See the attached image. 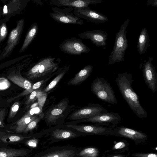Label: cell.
I'll return each instance as SVG.
<instances>
[{"label":"cell","mask_w":157,"mask_h":157,"mask_svg":"<svg viewBox=\"0 0 157 157\" xmlns=\"http://www.w3.org/2000/svg\"><path fill=\"white\" fill-rule=\"evenodd\" d=\"M46 80L47 79L45 80H42L36 82L33 85H32L30 89L28 90H26L21 94H20V95L18 96V97L28 94L32 93L33 91L39 89Z\"/></svg>","instance_id":"obj_31"},{"label":"cell","mask_w":157,"mask_h":157,"mask_svg":"<svg viewBox=\"0 0 157 157\" xmlns=\"http://www.w3.org/2000/svg\"><path fill=\"white\" fill-rule=\"evenodd\" d=\"M70 66H65L62 68L61 71L44 90L43 92L46 93L53 89L63 77L69 69Z\"/></svg>","instance_id":"obj_25"},{"label":"cell","mask_w":157,"mask_h":157,"mask_svg":"<svg viewBox=\"0 0 157 157\" xmlns=\"http://www.w3.org/2000/svg\"><path fill=\"white\" fill-rule=\"evenodd\" d=\"M53 12L49 14L50 17L56 22L64 24H75L80 25L84 24L82 20L75 16L73 12L74 8L67 7L61 9L58 7L51 8Z\"/></svg>","instance_id":"obj_5"},{"label":"cell","mask_w":157,"mask_h":157,"mask_svg":"<svg viewBox=\"0 0 157 157\" xmlns=\"http://www.w3.org/2000/svg\"><path fill=\"white\" fill-rule=\"evenodd\" d=\"M107 110L98 104H90L88 106L77 110L69 117V119L82 120L92 117L104 113Z\"/></svg>","instance_id":"obj_9"},{"label":"cell","mask_w":157,"mask_h":157,"mask_svg":"<svg viewBox=\"0 0 157 157\" xmlns=\"http://www.w3.org/2000/svg\"><path fill=\"white\" fill-rule=\"evenodd\" d=\"M1 121H0V125L1 124Z\"/></svg>","instance_id":"obj_40"},{"label":"cell","mask_w":157,"mask_h":157,"mask_svg":"<svg viewBox=\"0 0 157 157\" xmlns=\"http://www.w3.org/2000/svg\"><path fill=\"white\" fill-rule=\"evenodd\" d=\"M129 21V19H127L116 34L113 49L109 56L108 65L124 61L125 52L128 46L126 30Z\"/></svg>","instance_id":"obj_2"},{"label":"cell","mask_w":157,"mask_h":157,"mask_svg":"<svg viewBox=\"0 0 157 157\" xmlns=\"http://www.w3.org/2000/svg\"><path fill=\"white\" fill-rule=\"evenodd\" d=\"M91 91L100 100L112 105L117 102L110 84L104 78L97 77L91 85Z\"/></svg>","instance_id":"obj_4"},{"label":"cell","mask_w":157,"mask_h":157,"mask_svg":"<svg viewBox=\"0 0 157 157\" xmlns=\"http://www.w3.org/2000/svg\"><path fill=\"white\" fill-rule=\"evenodd\" d=\"M39 89L33 91L31 93L29 96V99L27 101L28 103L29 104L30 103L31 101L35 100L36 98L37 97L38 93L40 91Z\"/></svg>","instance_id":"obj_32"},{"label":"cell","mask_w":157,"mask_h":157,"mask_svg":"<svg viewBox=\"0 0 157 157\" xmlns=\"http://www.w3.org/2000/svg\"><path fill=\"white\" fill-rule=\"evenodd\" d=\"M42 115L40 114L39 116L37 115H35L32 121L29 124L24 132L26 133L34 129L42 118Z\"/></svg>","instance_id":"obj_30"},{"label":"cell","mask_w":157,"mask_h":157,"mask_svg":"<svg viewBox=\"0 0 157 157\" xmlns=\"http://www.w3.org/2000/svg\"><path fill=\"white\" fill-rule=\"evenodd\" d=\"M147 6L151 5L154 7H157V0H148L147 3Z\"/></svg>","instance_id":"obj_36"},{"label":"cell","mask_w":157,"mask_h":157,"mask_svg":"<svg viewBox=\"0 0 157 157\" xmlns=\"http://www.w3.org/2000/svg\"><path fill=\"white\" fill-rule=\"evenodd\" d=\"M102 0H51L50 4L58 7L65 6L74 8H82L89 7L91 4L101 3Z\"/></svg>","instance_id":"obj_13"},{"label":"cell","mask_w":157,"mask_h":157,"mask_svg":"<svg viewBox=\"0 0 157 157\" xmlns=\"http://www.w3.org/2000/svg\"><path fill=\"white\" fill-rule=\"evenodd\" d=\"M62 52L68 54L80 55L88 53L90 48L84 44L81 39L73 37L63 41L59 46Z\"/></svg>","instance_id":"obj_7"},{"label":"cell","mask_w":157,"mask_h":157,"mask_svg":"<svg viewBox=\"0 0 157 157\" xmlns=\"http://www.w3.org/2000/svg\"><path fill=\"white\" fill-rule=\"evenodd\" d=\"M152 57H148L147 61L144 60L140 65L141 69L144 80L147 87L155 93L157 90V74L155 68L151 63Z\"/></svg>","instance_id":"obj_8"},{"label":"cell","mask_w":157,"mask_h":157,"mask_svg":"<svg viewBox=\"0 0 157 157\" xmlns=\"http://www.w3.org/2000/svg\"><path fill=\"white\" fill-rule=\"evenodd\" d=\"M121 119L119 113L107 112L92 117L81 120V121L91 122L99 124H116L119 123Z\"/></svg>","instance_id":"obj_14"},{"label":"cell","mask_w":157,"mask_h":157,"mask_svg":"<svg viewBox=\"0 0 157 157\" xmlns=\"http://www.w3.org/2000/svg\"><path fill=\"white\" fill-rule=\"evenodd\" d=\"M25 21L23 19L17 22L16 26L10 33L6 45L0 54V60L3 59L9 56L19 43L23 32Z\"/></svg>","instance_id":"obj_6"},{"label":"cell","mask_w":157,"mask_h":157,"mask_svg":"<svg viewBox=\"0 0 157 157\" xmlns=\"http://www.w3.org/2000/svg\"><path fill=\"white\" fill-rule=\"evenodd\" d=\"M10 19L7 17L0 20V44L6 38L8 33L6 22Z\"/></svg>","instance_id":"obj_28"},{"label":"cell","mask_w":157,"mask_h":157,"mask_svg":"<svg viewBox=\"0 0 157 157\" xmlns=\"http://www.w3.org/2000/svg\"><path fill=\"white\" fill-rule=\"evenodd\" d=\"M68 103L67 100H62L49 109L45 116L47 122L52 124L55 123L67 109Z\"/></svg>","instance_id":"obj_15"},{"label":"cell","mask_w":157,"mask_h":157,"mask_svg":"<svg viewBox=\"0 0 157 157\" xmlns=\"http://www.w3.org/2000/svg\"><path fill=\"white\" fill-rule=\"evenodd\" d=\"M135 157H157V154L154 153H136L133 154Z\"/></svg>","instance_id":"obj_33"},{"label":"cell","mask_w":157,"mask_h":157,"mask_svg":"<svg viewBox=\"0 0 157 157\" xmlns=\"http://www.w3.org/2000/svg\"><path fill=\"white\" fill-rule=\"evenodd\" d=\"M125 146V143L122 142H120L116 143L114 146V148L115 149H118L122 148Z\"/></svg>","instance_id":"obj_35"},{"label":"cell","mask_w":157,"mask_h":157,"mask_svg":"<svg viewBox=\"0 0 157 157\" xmlns=\"http://www.w3.org/2000/svg\"><path fill=\"white\" fill-rule=\"evenodd\" d=\"M73 13L80 18L92 22L96 25L109 21L108 17L101 13L91 9L89 7L82 8H74Z\"/></svg>","instance_id":"obj_10"},{"label":"cell","mask_w":157,"mask_h":157,"mask_svg":"<svg viewBox=\"0 0 157 157\" xmlns=\"http://www.w3.org/2000/svg\"><path fill=\"white\" fill-rule=\"evenodd\" d=\"M29 0H11L2 1L4 6L2 9V15L10 19L12 16L20 14L25 8Z\"/></svg>","instance_id":"obj_11"},{"label":"cell","mask_w":157,"mask_h":157,"mask_svg":"<svg viewBox=\"0 0 157 157\" xmlns=\"http://www.w3.org/2000/svg\"><path fill=\"white\" fill-rule=\"evenodd\" d=\"M150 40V38L146 28L142 29L137 42V49L141 55L146 52Z\"/></svg>","instance_id":"obj_20"},{"label":"cell","mask_w":157,"mask_h":157,"mask_svg":"<svg viewBox=\"0 0 157 157\" xmlns=\"http://www.w3.org/2000/svg\"><path fill=\"white\" fill-rule=\"evenodd\" d=\"M39 30V27L37 23L32 24L29 29L22 45L19 52L21 53L25 51L31 44L36 37Z\"/></svg>","instance_id":"obj_19"},{"label":"cell","mask_w":157,"mask_h":157,"mask_svg":"<svg viewBox=\"0 0 157 157\" xmlns=\"http://www.w3.org/2000/svg\"><path fill=\"white\" fill-rule=\"evenodd\" d=\"M29 152V150L26 149L0 147V157H24Z\"/></svg>","instance_id":"obj_21"},{"label":"cell","mask_w":157,"mask_h":157,"mask_svg":"<svg viewBox=\"0 0 157 157\" xmlns=\"http://www.w3.org/2000/svg\"><path fill=\"white\" fill-rule=\"evenodd\" d=\"M112 157H119L118 156L116 155V156H113Z\"/></svg>","instance_id":"obj_39"},{"label":"cell","mask_w":157,"mask_h":157,"mask_svg":"<svg viewBox=\"0 0 157 157\" xmlns=\"http://www.w3.org/2000/svg\"><path fill=\"white\" fill-rule=\"evenodd\" d=\"M66 126L74 129L78 132L96 134H108L112 133L113 132L111 128L100 125H68Z\"/></svg>","instance_id":"obj_16"},{"label":"cell","mask_w":157,"mask_h":157,"mask_svg":"<svg viewBox=\"0 0 157 157\" xmlns=\"http://www.w3.org/2000/svg\"><path fill=\"white\" fill-rule=\"evenodd\" d=\"M19 105L18 104H16L13 106L11 109V111L13 112H16L19 109Z\"/></svg>","instance_id":"obj_37"},{"label":"cell","mask_w":157,"mask_h":157,"mask_svg":"<svg viewBox=\"0 0 157 157\" xmlns=\"http://www.w3.org/2000/svg\"><path fill=\"white\" fill-rule=\"evenodd\" d=\"M94 66L88 65L84 67L77 73L74 77L68 82V85H78L85 81L90 75Z\"/></svg>","instance_id":"obj_18"},{"label":"cell","mask_w":157,"mask_h":157,"mask_svg":"<svg viewBox=\"0 0 157 157\" xmlns=\"http://www.w3.org/2000/svg\"><path fill=\"white\" fill-rule=\"evenodd\" d=\"M30 137L31 136L25 137L18 135H8L2 136L0 140L4 143H13L21 142L25 139Z\"/></svg>","instance_id":"obj_27"},{"label":"cell","mask_w":157,"mask_h":157,"mask_svg":"<svg viewBox=\"0 0 157 157\" xmlns=\"http://www.w3.org/2000/svg\"><path fill=\"white\" fill-rule=\"evenodd\" d=\"M78 36L83 39H90L97 47L106 48V40L108 36L106 32L100 30H88L78 34Z\"/></svg>","instance_id":"obj_12"},{"label":"cell","mask_w":157,"mask_h":157,"mask_svg":"<svg viewBox=\"0 0 157 157\" xmlns=\"http://www.w3.org/2000/svg\"><path fill=\"white\" fill-rule=\"evenodd\" d=\"M61 61L59 58L49 56L39 59L28 71V75L33 78H40L57 70Z\"/></svg>","instance_id":"obj_3"},{"label":"cell","mask_w":157,"mask_h":157,"mask_svg":"<svg viewBox=\"0 0 157 157\" xmlns=\"http://www.w3.org/2000/svg\"><path fill=\"white\" fill-rule=\"evenodd\" d=\"M133 81L132 74L126 72L118 74L115 79L121 94L131 110L139 118H146L147 113L141 105L139 97L132 86Z\"/></svg>","instance_id":"obj_1"},{"label":"cell","mask_w":157,"mask_h":157,"mask_svg":"<svg viewBox=\"0 0 157 157\" xmlns=\"http://www.w3.org/2000/svg\"><path fill=\"white\" fill-rule=\"evenodd\" d=\"M75 151L71 150L57 151L40 157H73L75 155Z\"/></svg>","instance_id":"obj_26"},{"label":"cell","mask_w":157,"mask_h":157,"mask_svg":"<svg viewBox=\"0 0 157 157\" xmlns=\"http://www.w3.org/2000/svg\"><path fill=\"white\" fill-rule=\"evenodd\" d=\"M42 109L38 107H35L30 109L17 123L15 128L17 133L24 132L27 126L36 115L40 113Z\"/></svg>","instance_id":"obj_17"},{"label":"cell","mask_w":157,"mask_h":157,"mask_svg":"<svg viewBox=\"0 0 157 157\" xmlns=\"http://www.w3.org/2000/svg\"><path fill=\"white\" fill-rule=\"evenodd\" d=\"M2 7H1V6H0V20L1 16L2 15Z\"/></svg>","instance_id":"obj_38"},{"label":"cell","mask_w":157,"mask_h":157,"mask_svg":"<svg viewBox=\"0 0 157 157\" xmlns=\"http://www.w3.org/2000/svg\"><path fill=\"white\" fill-rule=\"evenodd\" d=\"M25 143L27 145L31 147H34L36 146L38 143V140L36 139H32L28 140Z\"/></svg>","instance_id":"obj_34"},{"label":"cell","mask_w":157,"mask_h":157,"mask_svg":"<svg viewBox=\"0 0 157 157\" xmlns=\"http://www.w3.org/2000/svg\"><path fill=\"white\" fill-rule=\"evenodd\" d=\"M116 130L120 135L133 140H142L146 137V135L143 133L124 127H118Z\"/></svg>","instance_id":"obj_22"},{"label":"cell","mask_w":157,"mask_h":157,"mask_svg":"<svg viewBox=\"0 0 157 157\" xmlns=\"http://www.w3.org/2000/svg\"><path fill=\"white\" fill-rule=\"evenodd\" d=\"M76 134L71 131L61 129H56L53 132L52 136L58 139H65L75 137Z\"/></svg>","instance_id":"obj_24"},{"label":"cell","mask_w":157,"mask_h":157,"mask_svg":"<svg viewBox=\"0 0 157 157\" xmlns=\"http://www.w3.org/2000/svg\"><path fill=\"white\" fill-rule=\"evenodd\" d=\"M8 78L15 84L26 90H28L32 86L31 82L20 75H10Z\"/></svg>","instance_id":"obj_23"},{"label":"cell","mask_w":157,"mask_h":157,"mask_svg":"<svg viewBox=\"0 0 157 157\" xmlns=\"http://www.w3.org/2000/svg\"><path fill=\"white\" fill-rule=\"evenodd\" d=\"M98 153L99 151L97 149L90 147L84 149L77 155L81 157H97Z\"/></svg>","instance_id":"obj_29"}]
</instances>
